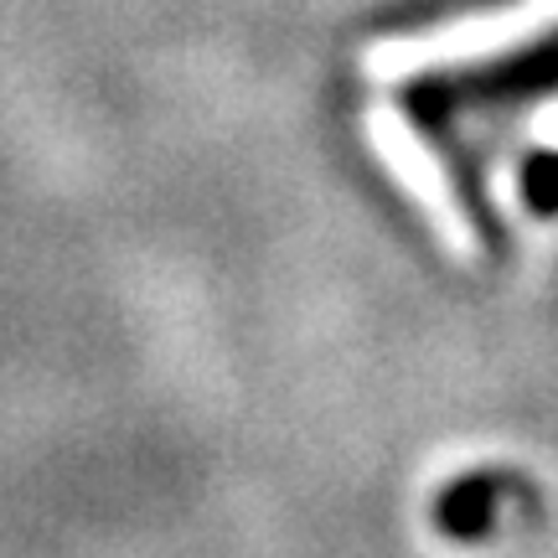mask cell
Instances as JSON below:
<instances>
[{"label":"cell","mask_w":558,"mask_h":558,"mask_svg":"<svg viewBox=\"0 0 558 558\" xmlns=\"http://www.w3.org/2000/svg\"><path fill=\"white\" fill-rule=\"evenodd\" d=\"M497 486L501 481L497 476H460V481H450L445 492H439V501H435V522H439V533H450V538H460V543H476V538H486L492 527H497Z\"/></svg>","instance_id":"7a4b0ae2"},{"label":"cell","mask_w":558,"mask_h":558,"mask_svg":"<svg viewBox=\"0 0 558 558\" xmlns=\"http://www.w3.org/2000/svg\"><path fill=\"white\" fill-rule=\"evenodd\" d=\"M522 202L543 213V218H554L558 213V150H543V156H527L522 160Z\"/></svg>","instance_id":"3957f363"},{"label":"cell","mask_w":558,"mask_h":558,"mask_svg":"<svg viewBox=\"0 0 558 558\" xmlns=\"http://www.w3.org/2000/svg\"><path fill=\"white\" fill-rule=\"evenodd\" d=\"M558 88V37L522 47L512 58L476 62V68H456V73H435L403 88V114L414 120L418 135H435L450 124L456 109H481V104H512L527 94Z\"/></svg>","instance_id":"6da1fadb"}]
</instances>
